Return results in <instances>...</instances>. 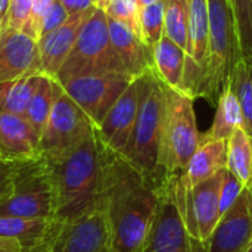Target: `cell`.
<instances>
[{"instance_id": "1", "label": "cell", "mask_w": 252, "mask_h": 252, "mask_svg": "<svg viewBox=\"0 0 252 252\" xmlns=\"http://www.w3.org/2000/svg\"><path fill=\"white\" fill-rule=\"evenodd\" d=\"M99 145V198L106 213L111 252H142L158 207L159 190L121 154L108 149L100 140Z\"/></svg>"}, {"instance_id": "2", "label": "cell", "mask_w": 252, "mask_h": 252, "mask_svg": "<svg viewBox=\"0 0 252 252\" xmlns=\"http://www.w3.org/2000/svg\"><path fill=\"white\" fill-rule=\"evenodd\" d=\"M44 158L55 186L58 219L66 221L78 217L97 202L102 159L96 127L93 133L66 152L53 158Z\"/></svg>"}, {"instance_id": "3", "label": "cell", "mask_w": 252, "mask_h": 252, "mask_svg": "<svg viewBox=\"0 0 252 252\" xmlns=\"http://www.w3.org/2000/svg\"><path fill=\"white\" fill-rule=\"evenodd\" d=\"M143 93L133 133L123 157L130 161L154 186L167 179L159 165L161 128L165 111V84L154 69L142 75Z\"/></svg>"}, {"instance_id": "4", "label": "cell", "mask_w": 252, "mask_h": 252, "mask_svg": "<svg viewBox=\"0 0 252 252\" xmlns=\"http://www.w3.org/2000/svg\"><path fill=\"white\" fill-rule=\"evenodd\" d=\"M210 50L201 97L217 106L229 90L235 65L242 58L236 21L229 0H208Z\"/></svg>"}, {"instance_id": "5", "label": "cell", "mask_w": 252, "mask_h": 252, "mask_svg": "<svg viewBox=\"0 0 252 252\" xmlns=\"http://www.w3.org/2000/svg\"><path fill=\"white\" fill-rule=\"evenodd\" d=\"M0 216L22 219H55V186L46 158L12 164L10 186L0 199Z\"/></svg>"}, {"instance_id": "6", "label": "cell", "mask_w": 252, "mask_h": 252, "mask_svg": "<svg viewBox=\"0 0 252 252\" xmlns=\"http://www.w3.org/2000/svg\"><path fill=\"white\" fill-rule=\"evenodd\" d=\"M193 100L186 93L165 86L159 149V165L165 179L183 173L201 143Z\"/></svg>"}, {"instance_id": "7", "label": "cell", "mask_w": 252, "mask_h": 252, "mask_svg": "<svg viewBox=\"0 0 252 252\" xmlns=\"http://www.w3.org/2000/svg\"><path fill=\"white\" fill-rule=\"evenodd\" d=\"M105 72L127 74L112 47L108 16L105 10L96 7L81 28L80 35L58 72L56 80L62 84L75 77Z\"/></svg>"}, {"instance_id": "8", "label": "cell", "mask_w": 252, "mask_h": 252, "mask_svg": "<svg viewBox=\"0 0 252 252\" xmlns=\"http://www.w3.org/2000/svg\"><path fill=\"white\" fill-rule=\"evenodd\" d=\"M224 171L226 168L195 186L185 185L179 174L173 176L174 193L180 216L190 239L202 250L221 217L220 189Z\"/></svg>"}, {"instance_id": "9", "label": "cell", "mask_w": 252, "mask_h": 252, "mask_svg": "<svg viewBox=\"0 0 252 252\" xmlns=\"http://www.w3.org/2000/svg\"><path fill=\"white\" fill-rule=\"evenodd\" d=\"M158 207L142 252H204L189 236L180 216L173 176L159 188Z\"/></svg>"}, {"instance_id": "10", "label": "cell", "mask_w": 252, "mask_h": 252, "mask_svg": "<svg viewBox=\"0 0 252 252\" xmlns=\"http://www.w3.org/2000/svg\"><path fill=\"white\" fill-rule=\"evenodd\" d=\"M93 130L92 120L62 87L40 137V154L47 158L58 157L81 142Z\"/></svg>"}, {"instance_id": "11", "label": "cell", "mask_w": 252, "mask_h": 252, "mask_svg": "<svg viewBox=\"0 0 252 252\" xmlns=\"http://www.w3.org/2000/svg\"><path fill=\"white\" fill-rule=\"evenodd\" d=\"M134 78L121 72H105L71 78L62 83L65 93L87 114L94 127H99Z\"/></svg>"}, {"instance_id": "12", "label": "cell", "mask_w": 252, "mask_h": 252, "mask_svg": "<svg viewBox=\"0 0 252 252\" xmlns=\"http://www.w3.org/2000/svg\"><path fill=\"white\" fill-rule=\"evenodd\" d=\"M210 50L208 0H189V37L182 90L192 99L201 97Z\"/></svg>"}, {"instance_id": "13", "label": "cell", "mask_w": 252, "mask_h": 252, "mask_svg": "<svg viewBox=\"0 0 252 252\" xmlns=\"http://www.w3.org/2000/svg\"><path fill=\"white\" fill-rule=\"evenodd\" d=\"M49 252H111L109 227L100 198L81 216L63 221Z\"/></svg>"}, {"instance_id": "14", "label": "cell", "mask_w": 252, "mask_h": 252, "mask_svg": "<svg viewBox=\"0 0 252 252\" xmlns=\"http://www.w3.org/2000/svg\"><path fill=\"white\" fill-rule=\"evenodd\" d=\"M142 93L143 81L140 75L130 83V86L106 114L100 126L96 127L97 139L108 149L121 155L124 154L139 114Z\"/></svg>"}, {"instance_id": "15", "label": "cell", "mask_w": 252, "mask_h": 252, "mask_svg": "<svg viewBox=\"0 0 252 252\" xmlns=\"http://www.w3.org/2000/svg\"><path fill=\"white\" fill-rule=\"evenodd\" d=\"M252 244V188H245L235 205L224 213L204 252H245Z\"/></svg>"}, {"instance_id": "16", "label": "cell", "mask_w": 252, "mask_h": 252, "mask_svg": "<svg viewBox=\"0 0 252 252\" xmlns=\"http://www.w3.org/2000/svg\"><path fill=\"white\" fill-rule=\"evenodd\" d=\"M41 74L38 41L9 27L0 28V83Z\"/></svg>"}, {"instance_id": "17", "label": "cell", "mask_w": 252, "mask_h": 252, "mask_svg": "<svg viewBox=\"0 0 252 252\" xmlns=\"http://www.w3.org/2000/svg\"><path fill=\"white\" fill-rule=\"evenodd\" d=\"M96 7L71 15L61 27L44 34L38 40L40 50V62H41V74L49 75L56 80L58 72L61 71L63 62L71 53L81 28L94 12Z\"/></svg>"}, {"instance_id": "18", "label": "cell", "mask_w": 252, "mask_h": 252, "mask_svg": "<svg viewBox=\"0 0 252 252\" xmlns=\"http://www.w3.org/2000/svg\"><path fill=\"white\" fill-rule=\"evenodd\" d=\"M63 221L55 219H22L0 216V236L15 241L22 252H49Z\"/></svg>"}, {"instance_id": "19", "label": "cell", "mask_w": 252, "mask_h": 252, "mask_svg": "<svg viewBox=\"0 0 252 252\" xmlns=\"http://www.w3.org/2000/svg\"><path fill=\"white\" fill-rule=\"evenodd\" d=\"M40 155V136L24 115L0 112V161L22 162Z\"/></svg>"}, {"instance_id": "20", "label": "cell", "mask_w": 252, "mask_h": 252, "mask_svg": "<svg viewBox=\"0 0 252 252\" xmlns=\"http://www.w3.org/2000/svg\"><path fill=\"white\" fill-rule=\"evenodd\" d=\"M108 27L112 47L128 75L137 78L154 69V50L140 35L112 18H108Z\"/></svg>"}, {"instance_id": "21", "label": "cell", "mask_w": 252, "mask_h": 252, "mask_svg": "<svg viewBox=\"0 0 252 252\" xmlns=\"http://www.w3.org/2000/svg\"><path fill=\"white\" fill-rule=\"evenodd\" d=\"M224 168H227V140L202 142L179 177L185 185L195 186Z\"/></svg>"}, {"instance_id": "22", "label": "cell", "mask_w": 252, "mask_h": 252, "mask_svg": "<svg viewBox=\"0 0 252 252\" xmlns=\"http://www.w3.org/2000/svg\"><path fill=\"white\" fill-rule=\"evenodd\" d=\"M186 52L164 35L154 47V72L170 89L182 90Z\"/></svg>"}, {"instance_id": "23", "label": "cell", "mask_w": 252, "mask_h": 252, "mask_svg": "<svg viewBox=\"0 0 252 252\" xmlns=\"http://www.w3.org/2000/svg\"><path fill=\"white\" fill-rule=\"evenodd\" d=\"M216 108L217 111L211 127L208 128V131L201 133V143L213 140H227L236 128H244V115L241 105L230 90H227L219 99Z\"/></svg>"}, {"instance_id": "24", "label": "cell", "mask_w": 252, "mask_h": 252, "mask_svg": "<svg viewBox=\"0 0 252 252\" xmlns=\"http://www.w3.org/2000/svg\"><path fill=\"white\" fill-rule=\"evenodd\" d=\"M61 89H62V84L58 80L43 74L40 78V83L37 86V90L32 94L30 105L25 111L24 117L30 121V124L34 127V130L37 131V134L40 137L44 131V127L47 124L53 103H55Z\"/></svg>"}, {"instance_id": "25", "label": "cell", "mask_w": 252, "mask_h": 252, "mask_svg": "<svg viewBox=\"0 0 252 252\" xmlns=\"http://www.w3.org/2000/svg\"><path fill=\"white\" fill-rule=\"evenodd\" d=\"M227 170L245 188H252V137L242 127L227 139Z\"/></svg>"}, {"instance_id": "26", "label": "cell", "mask_w": 252, "mask_h": 252, "mask_svg": "<svg viewBox=\"0 0 252 252\" xmlns=\"http://www.w3.org/2000/svg\"><path fill=\"white\" fill-rule=\"evenodd\" d=\"M41 75L43 74H30L12 81L0 83V112L25 115Z\"/></svg>"}, {"instance_id": "27", "label": "cell", "mask_w": 252, "mask_h": 252, "mask_svg": "<svg viewBox=\"0 0 252 252\" xmlns=\"http://www.w3.org/2000/svg\"><path fill=\"white\" fill-rule=\"evenodd\" d=\"M229 90L236 96L242 115H244V130L252 137V59L241 58L235 65L230 80Z\"/></svg>"}, {"instance_id": "28", "label": "cell", "mask_w": 252, "mask_h": 252, "mask_svg": "<svg viewBox=\"0 0 252 252\" xmlns=\"http://www.w3.org/2000/svg\"><path fill=\"white\" fill-rule=\"evenodd\" d=\"M164 35L186 52L189 37V0H164Z\"/></svg>"}, {"instance_id": "29", "label": "cell", "mask_w": 252, "mask_h": 252, "mask_svg": "<svg viewBox=\"0 0 252 252\" xmlns=\"http://www.w3.org/2000/svg\"><path fill=\"white\" fill-rule=\"evenodd\" d=\"M140 35L152 50L164 37V0L140 9Z\"/></svg>"}, {"instance_id": "30", "label": "cell", "mask_w": 252, "mask_h": 252, "mask_svg": "<svg viewBox=\"0 0 252 252\" xmlns=\"http://www.w3.org/2000/svg\"><path fill=\"white\" fill-rule=\"evenodd\" d=\"M229 1L236 21L242 56L252 59V0H229Z\"/></svg>"}, {"instance_id": "31", "label": "cell", "mask_w": 252, "mask_h": 252, "mask_svg": "<svg viewBox=\"0 0 252 252\" xmlns=\"http://www.w3.org/2000/svg\"><path fill=\"white\" fill-rule=\"evenodd\" d=\"M102 10H105L108 18L126 24L140 35V7L137 0H109Z\"/></svg>"}, {"instance_id": "32", "label": "cell", "mask_w": 252, "mask_h": 252, "mask_svg": "<svg viewBox=\"0 0 252 252\" xmlns=\"http://www.w3.org/2000/svg\"><path fill=\"white\" fill-rule=\"evenodd\" d=\"M32 3L34 0H9V9H7L4 27L18 31H25L31 18Z\"/></svg>"}, {"instance_id": "33", "label": "cell", "mask_w": 252, "mask_h": 252, "mask_svg": "<svg viewBox=\"0 0 252 252\" xmlns=\"http://www.w3.org/2000/svg\"><path fill=\"white\" fill-rule=\"evenodd\" d=\"M244 189L245 186L226 168L221 189H220V214L221 216L235 205V202L238 201Z\"/></svg>"}, {"instance_id": "34", "label": "cell", "mask_w": 252, "mask_h": 252, "mask_svg": "<svg viewBox=\"0 0 252 252\" xmlns=\"http://www.w3.org/2000/svg\"><path fill=\"white\" fill-rule=\"evenodd\" d=\"M56 0H34L32 3V10H31V18L30 22L25 28V34H28L30 37H32L34 40L38 41L40 35H41V22L44 15L47 13V10L50 9V6L55 3Z\"/></svg>"}, {"instance_id": "35", "label": "cell", "mask_w": 252, "mask_h": 252, "mask_svg": "<svg viewBox=\"0 0 252 252\" xmlns=\"http://www.w3.org/2000/svg\"><path fill=\"white\" fill-rule=\"evenodd\" d=\"M69 16L71 15L65 10V7L59 1H55L50 6V9L47 10V13L44 15V18H43V22H41V35L49 34L50 31H53L58 27H61Z\"/></svg>"}, {"instance_id": "36", "label": "cell", "mask_w": 252, "mask_h": 252, "mask_svg": "<svg viewBox=\"0 0 252 252\" xmlns=\"http://www.w3.org/2000/svg\"><path fill=\"white\" fill-rule=\"evenodd\" d=\"M56 1H59L69 15L80 13V12L96 7L93 0H56Z\"/></svg>"}, {"instance_id": "37", "label": "cell", "mask_w": 252, "mask_h": 252, "mask_svg": "<svg viewBox=\"0 0 252 252\" xmlns=\"http://www.w3.org/2000/svg\"><path fill=\"white\" fill-rule=\"evenodd\" d=\"M10 174H12V164L0 161V199L7 193L10 186Z\"/></svg>"}, {"instance_id": "38", "label": "cell", "mask_w": 252, "mask_h": 252, "mask_svg": "<svg viewBox=\"0 0 252 252\" xmlns=\"http://www.w3.org/2000/svg\"><path fill=\"white\" fill-rule=\"evenodd\" d=\"M0 252H22V250L15 241L0 236Z\"/></svg>"}, {"instance_id": "39", "label": "cell", "mask_w": 252, "mask_h": 252, "mask_svg": "<svg viewBox=\"0 0 252 252\" xmlns=\"http://www.w3.org/2000/svg\"><path fill=\"white\" fill-rule=\"evenodd\" d=\"M7 9H9V0H0V28H3L6 24Z\"/></svg>"}, {"instance_id": "40", "label": "cell", "mask_w": 252, "mask_h": 252, "mask_svg": "<svg viewBox=\"0 0 252 252\" xmlns=\"http://www.w3.org/2000/svg\"><path fill=\"white\" fill-rule=\"evenodd\" d=\"M157 1L158 0H137V4H139L140 9H143V7H146V6H149L152 3H157Z\"/></svg>"}, {"instance_id": "41", "label": "cell", "mask_w": 252, "mask_h": 252, "mask_svg": "<svg viewBox=\"0 0 252 252\" xmlns=\"http://www.w3.org/2000/svg\"><path fill=\"white\" fill-rule=\"evenodd\" d=\"M109 0H93V3H94V6L96 7H99V9H103L105 6H106V3H108Z\"/></svg>"}, {"instance_id": "42", "label": "cell", "mask_w": 252, "mask_h": 252, "mask_svg": "<svg viewBox=\"0 0 252 252\" xmlns=\"http://www.w3.org/2000/svg\"><path fill=\"white\" fill-rule=\"evenodd\" d=\"M245 252H252V244L251 245H250V248H248V250H247V251Z\"/></svg>"}]
</instances>
